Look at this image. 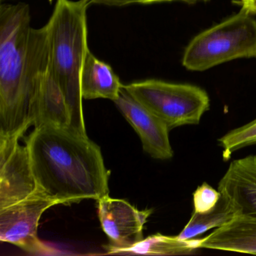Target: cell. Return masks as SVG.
Returning a JSON list of instances; mask_svg holds the SVG:
<instances>
[{
	"label": "cell",
	"mask_w": 256,
	"mask_h": 256,
	"mask_svg": "<svg viewBox=\"0 0 256 256\" xmlns=\"http://www.w3.org/2000/svg\"><path fill=\"white\" fill-rule=\"evenodd\" d=\"M89 0H56L46 24L50 48V71L71 116V130L88 136L83 113L82 68L88 42Z\"/></svg>",
	"instance_id": "3957f363"
},
{
	"label": "cell",
	"mask_w": 256,
	"mask_h": 256,
	"mask_svg": "<svg viewBox=\"0 0 256 256\" xmlns=\"http://www.w3.org/2000/svg\"><path fill=\"white\" fill-rule=\"evenodd\" d=\"M244 8L203 31L186 48L182 64L187 70L204 72L224 62L256 58V20Z\"/></svg>",
	"instance_id": "277c9868"
},
{
	"label": "cell",
	"mask_w": 256,
	"mask_h": 256,
	"mask_svg": "<svg viewBox=\"0 0 256 256\" xmlns=\"http://www.w3.org/2000/svg\"><path fill=\"white\" fill-rule=\"evenodd\" d=\"M238 5L240 6L241 8H244L250 14L254 16L256 13V0H236Z\"/></svg>",
	"instance_id": "ac0fdd59"
},
{
	"label": "cell",
	"mask_w": 256,
	"mask_h": 256,
	"mask_svg": "<svg viewBox=\"0 0 256 256\" xmlns=\"http://www.w3.org/2000/svg\"><path fill=\"white\" fill-rule=\"evenodd\" d=\"M222 194V193H221ZM238 216L228 199L222 194L215 208L206 212H193L190 221L178 235L181 240L194 239L212 228H217Z\"/></svg>",
	"instance_id": "5bb4252c"
},
{
	"label": "cell",
	"mask_w": 256,
	"mask_h": 256,
	"mask_svg": "<svg viewBox=\"0 0 256 256\" xmlns=\"http://www.w3.org/2000/svg\"><path fill=\"white\" fill-rule=\"evenodd\" d=\"M218 190L238 216L256 218V156L232 161L218 182Z\"/></svg>",
	"instance_id": "30bf717a"
},
{
	"label": "cell",
	"mask_w": 256,
	"mask_h": 256,
	"mask_svg": "<svg viewBox=\"0 0 256 256\" xmlns=\"http://www.w3.org/2000/svg\"><path fill=\"white\" fill-rule=\"evenodd\" d=\"M1 1H2H2H4V0H1Z\"/></svg>",
	"instance_id": "ffe728a7"
},
{
	"label": "cell",
	"mask_w": 256,
	"mask_h": 256,
	"mask_svg": "<svg viewBox=\"0 0 256 256\" xmlns=\"http://www.w3.org/2000/svg\"><path fill=\"white\" fill-rule=\"evenodd\" d=\"M254 16H256V14H254Z\"/></svg>",
	"instance_id": "d6986e66"
},
{
	"label": "cell",
	"mask_w": 256,
	"mask_h": 256,
	"mask_svg": "<svg viewBox=\"0 0 256 256\" xmlns=\"http://www.w3.org/2000/svg\"><path fill=\"white\" fill-rule=\"evenodd\" d=\"M218 142V145L222 148L224 161L228 160L235 151L256 144V119L250 124L232 130L220 138Z\"/></svg>",
	"instance_id": "9a60e30c"
},
{
	"label": "cell",
	"mask_w": 256,
	"mask_h": 256,
	"mask_svg": "<svg viewBox=\"0 0 256 256\" xmlns=\"http://www.w3.org/2000/svg\"><path fill=\"white\" fill-rule=\"evenodd\" d=\"M19 140H0V209L29 197L40 190L28 146Z\"/></svg>",
	"instance_id": "ba28073f"
},
{
	"label": "cell",
	"mask_w": 256,
	"mask_h": 256,
	"mask_svg": "<svg viewBox=\"0 0 256 256\" xmlns=\"http://www.w3.org/2000/svg\"><path fill=\"white\" fill-rule=\"evenodd\" d=\"M199 240L180 239L178 236H164L161 234L144 238L131 248L118 252L124 254H146V256H174L192 254L199 250Z\"/></svg>",
	"instance_id": "4fadbf2b"
},
{
	"label": "cell",
	"mask_w": 256,
	"mask_h": 256,
	"mask_svg": "<svg viewBox=\"0 0 256 256\" xmlns=\"http://www.w3.org/2000/svg\"><path fill=\"white\" fill-rule=\"evenodd\" d=\"M50 64L47 26H31L28 4L0 6V140H19L34 125Z\"/></svg>",
	"instance_id": "6da1fadb"
},
{
	"label": "cell",
	"mask_w": 256,
	"mask_h": 256,
	"mask_svg": "<svg viewBox=\"0 0 256 256\" xmlns=\"http://www.w3.org/2000/svg\"><path fill=\"white\" fill-rule=\"evenodd\" d=\"M221 192L206 182L199 186L193 192V206L196 212H206L215 208L221 198Z\"/></svg>",
	"instance_id": "2e32d148"
},
{
	"label": "cell",
	"mask_w": 256,
	"mask_h": 256,
	"mask_svg": "<svg viewBox=\"0 0 256 256\" xmlns=\"http://www.w3.org/2000/svg\"><path fill=\"white\" fill-rule=\"evenodd\" d=\"M198 248L256 254V218L238 216L199 240Z\"/></svg>",
	"instance_id": "8fae6325"
},
{
	"label": "cell",
	"mask_w": 256,
	"mask_h": 256,
	"mask_svg": "<svg viewBox=\"0 0 256 256\" xmlns=\"http://www.w3.org/2000/svg\"><path fill=\"white\" fill-rule=\"evenodd\" d=\"M26 145L38 187L60 204L109 196L101 149L88 136L42 124L35 126Z\"/></svg>",
	"instance_id": "7a4b0ae2"
},
{
	"label": "cell",
	"mask_w": 256,
	"mask_h": 256,
	"mask_svg": "<svg viewBox=\"0 0 256 256\" xmlns=\"http://www.w3.org/2000/svg\"><path fill=\"white\" fill-rule=\"evenodd\" d=\"M124 88L160 118L169 130L198 125L210 106L208 92L194 85L150 79L124 85Z\"/></svg>",
	"instance_id": "5b68a950"
},
{
	"label": "cell",
	"mask_w": 256,
	"mask_h": 256,
	"mask_svg": "<svg viewBox=\"0 0 256 256\" xmlns=\"http://www.w3.org/2000/svg\"><path fill=\"white\" fill-rule=\"evenodd\" d=\"M91 5L106 6L110 7H122L132 4H163V2H181L188 5L198 4V2H208L210 0H89Z\"/></svg>",
	"instance_id": "e0dca14e"
},
{
	"label": "cell",
	"mask_w": 256,
	"mask_h": 256,
	"mask_svg": "<svg viewBox=\"0 0 256 256\" xmlns=\"http://www.w3.org/2000/svg\"><path fill=\"white\" fill-rule=\"evenodd\" d=\"M114 103L138 134L145 152L156 160H168L173 157L170 130L160 118L134 100L124 86Z\"/></svg>",
	"instance_id": "9c48e42d"
},
{
	"label": "cell",
	"mask_w": 256,
	"mask_h": 256,
	"mask_svg": "<svg viewBox=\"0 0 256 256\" xmlns=\"http://www.w3.org/2000/svg\"><path fill=\"white\" fill-rule=\"evenodd\" d=\"M98 218L102 228L110 240L108 254L134 246L144 239L145 223L152 210H139L128 202L109 196L98 200Z\"/></svg>",
	"instance_id": "52a82bcc"
},
{
	"label": "cell",
	"mask_w": 256,
	"mask_h": 256,
	"mask_svg": "<svg viewBox=\"0 0 256 256\" xmlns=\"http://www.w3.org/2000/svg\"><path fill=\"white\" fill-rule=\"evenodd\" d=\"M60 204L42 190L17 203L0 209V240L30 253L44 250L38 239V223L44 211Z\"/></svg>",
	"instance_id": "8992f818"
},
{
	"label": "cell",
	"mask_w": 256,
	"mask_h": 256,
	"mask_svg": "<svg viewBox=\"0 0 256 256\" xmlns=\"http://www.w3.org/2000/svg\"><path fill=\"white\" fill-rule=\"evenodd\" d=\"M80 85L83 100L107 98L114 102L124 86L112 66L98 60L90 50L84 62Z\"/></svg>",
	"instance_id": "7c38bea8"
}]
</instances>
